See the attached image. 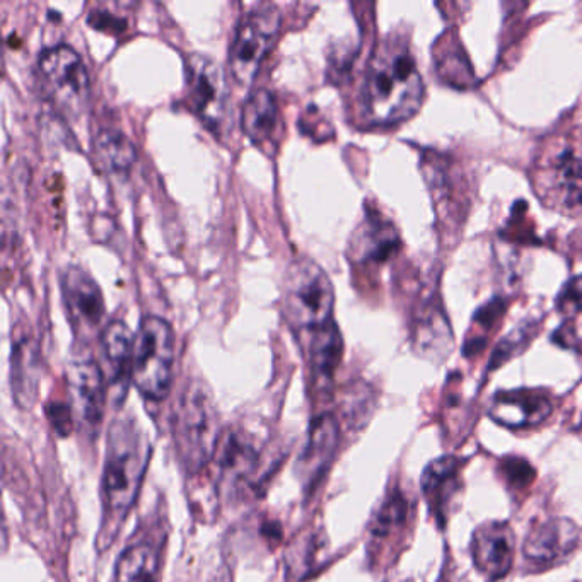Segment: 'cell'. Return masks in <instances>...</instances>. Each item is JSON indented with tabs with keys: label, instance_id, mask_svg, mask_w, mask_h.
Listing matches in <instances>:
<instances>
[{
	"label": "cell",
	"instance_id": "cell-1",
	"mask_svg": "<svg viewBox=\"0 0 582 582\" xmlns=\"http://www.w3.org/2000/svg\"><path fill=\"white\" fill-rule=\"evenodd\" d=\"M422 101V76L409 45L388 36L367 65L360 91L364 117L375 126H394L412 118Z\"/></svg>",
	"mask_w": 582,
	"mask_h": 582
},
{
	"label": "cell",
	"instance_id": "cell-2",
	"mask_svg": "<svg viewBox=\"0 0 582 582\" xmlns=\"http://www.w3.org/2000/svg\"><path fill=\"white\" fill-rule=\"evenodd\" d=\"M151 457V444L132 419L115 420L103 470L105 526L118 528L132 509Z\"/></svg>",
	"mask_w": 582,
	"mask_h": 582
},
{
	"label": "cell",
	"instance_id": "cell-3",
	"mask_svg": "<svg viewBox=\"0 0 582 582\" xmlns=\"http://www.w3.org/2000/svg\"><path fill=\"white\" fill-rule=\"evenodd\" d=\"M174 443L188 472H202L219 450L216 405L201 382H190L174 413Z\"/></svg>",
	"mask_w": 582,
	"mask_h": 582
},
{
	"label": "cell",
	"instance_id": "cell-4",
	"mask_svg": "<svg viewBox=\"0 0 582 582\" xmlns=\"http://www.w3.org/2000/svg\"><path fill=\"white\" fill-rule=\"evenodd\" d=\"M285 320L295 330H313L332 322L335 291L328 273L310 258L289 265L282 291Z\"/></svg>",
	"mask_w": 582,
	"mask_h": 582
},
{
	"label": "cell",
	"instance_id": "cell-5",
	"mask_svg": "<svg viewBox=\"0 0 582 582\" xmlns=\"http://www.w3.org/2000/svg\"><path fill=\"white\" fill-rule=\"evenodd\" d=\"M174 332L163 317L140 322L133 348L132 382L146 400L161 401L170 394L174 373Z\"/></svg>",
	"mask_w": 582,
	"mask_h": 582
},
{
	"label": "cell",
	"instance_id": "cell-6",
	"mask_svg": "<svg viewBox=\"0 0 582 582\" xmlns=\"http://www.w3.org/2000/svg\"><path fill=\"white\" fill-rule=\"evenodd\" d=\"M538 197L549 207H582V146L571 139L552 140L537 161Z\"/></svg>",
	"mask_w": 582,
	"mask_h": 582
},
{
	"label": "cell",
	"instance_id": "cell-7",
	"mask_svg": "<svg viewBox=\"0 0 582 582\" xmlns=\"http://www.w3.org/2000/svg\"><path fill=\"white\" fill-rule=\"evenodd\" d=\"M43 93L68 117H77L91 95V80L79 53L68 45L48 46L39 57Z\"/></svg>",
	"mask_w": 582,
	"mask_h": 582
},
{
	"label": "cell",
	"instance_id": "cell-8",
	"mask_svg": "<svg viewBox=\"0 0 582 582\" xmlns=\"http://www.w3.org/2000/svg\"><path fill=\"white\" fill-rule=\"evenodd\" d=\"M280 23L282 15L272 4L257 6L242 15L229 52V67L239 84H250L257 77L261 62L276 43Z\"/></svg>",
	"mask_w": 582,
	"mask_h": 582
},
{
	"label": "cell",
	"instance_id": "cell-9",
	"mask_svg": "<svg viewBox=\"0 0 582 582\" xmlns=\"http://www.w3.org/2000/svg\"><path fill=\"white\" fill-rule=\"evenodd\" d=\"M186 96L193 114L214 133H219L227 115V86L223 68L214 58L192 53L185 58Z\"/></svg>",
	"mask_w": 582,
	"mask_h": 582
},
{
	"label": "cell",
	"instance_id": "cell-10",
	"mask_svg": "<svg viewBox=\"0 0 582 582\" xmlns=\"http://www.w3.org/2000/svg\"><path fill=\"white\" fill-rule=\"evenodd\" d=\"M581 541V529L572 519L550 518L529 528L522 545L528 568L535 571L556 568L568 559Z\"/></svg>",
	"mask_w": 582,
	"mask_h": 582
},
{
	"label": "cell",
	"instance_id": "cell-11",
	"mask_svg": "<svg viewBox=\"0 0 582 582\" xmlns=\"http://www.w3.org/2000/svg\"><path fill=\"white\" fill-rule=\"evenodd\" d=\"M553 412L550 395L540 390L497 391L488 403L487 413L503 428L521 431L538 428Z\"/></svg>",
	"mask_w": 582,
	"mask_h": 582
},
{
	"label": "cell",
	"instance_id": "cell-12",
	"mask_svg": "<svg viewBox=\"0 0 582 582\" xmlns=\"http://www.w3.org/2000/svg\"><path fill=\"white\" fill-rule=\"evenodd\" d=\"M515 531L506 521H487L473 531L472 559L476 571L492 581L506 578L515 562Z\"/></svg>",
	"mask_w": 582,
	"mask_h": 582
},
{
	"label": "cell",
	"instance_id": "cell-13",
	"mask_svg": "<svg viewBox=\"0 0 582 582\" xmlns=\"http://www.w3.org/2000/svg\"><path fill=\"white\" fill-rule=\"evenodd\" d=\"M71 409L76 419L87 428L98 429L105 412L106 379L101 367L95 360L83 359L71 364L67 369Z\"/></svg>",
	"mask_w": 582,
	"mask_h": 582
},
{
	"label": "cell",
	"instance_id": "cell-14",
	"mask_svg": "<svg viewBox=\"0 0 582 582\" xmlns=\"http://www.w3.org/2000/svg\"><path fill=\"white\" fill-rule=\"evenodd\" d=\"M99 345H101L103 375H105L106 386L120 401L121 398H126L127 386L129 381H132L136 337L126 323L114 320L101 330Z\"/></svg>",
	"mask_w": 582,
	"mask_h": 582
},
{
	"label": "cell",
	"instance_id": "cell-15",
	"mask_svg": "<svg viewBox=\"0 0 582 582\" xmlns=\"http://www.w3.org/2000/svg\"><path fill=\"white\" fill-rule=\"evenodd\" d=\"M61 285L74 328H96L105 316V301L96 280L77 265H68L62 272Z\"/></svg>",
	"mask_w": 582,
	"mask_h": 582
},
{
	"label": "cell",
	"instance_id": "cell-16",
	"mask_svg": "<svg viewBox=\"0 0 582 582\" xmlns=\"http://www.w3.org/2000/svg\"><path fill=\"white\" fill-rule=\"evenodd\" d=\"M466 462L457 456L438 457L422 475V494L435 522L444 528L463 487Z\"/></svg>",
	"mask_w": 582,
	"mask_h": 582
},
{
	"label": "cell",
	"instance_id": "cell-17",
	"mask_svg": "<svg viewBox=\"0 0 582 582\" xmlns=\"http://www.w3.org/2000/svg\"><path fill=\"white\" fill-rule=\"evenodd\" d=\"M341 425L332 413H323L311 423L308 443L299 456L298 472L306 487H313L325 475L337 453Z\"/></svg>",
	"mask_w": 582,
	"mask_h": 582
},
{
	"label": "cell",
	"instance_id": "cell-18",
	"mask_svg": "<svg viewBox=\"0 0 582 582\" xmlns=\"http://www.w3.org/2000/svg\"><path fill=\"white\" fill-rule=\"evenodd\" d=\"M400 248V236L390 220L367 212L351 239V257L357 263H382Z\"/></svg>",
	"mask_w": 582,
	"mask_h": 582
},
{
	"label": "cell",
	"instance_id": "cell-19",
	"mask_svg": "<svg viewBox=\"0 0 582 582\" xmlns=\"http://www.w3.org/2000/svg\"><path fill=\"white\" fill-rule=\"evenodd\" d=\"M219 466L227 487H245L254 482L260 470V451L250 435L241 431H227L220 438Z\"/></svg>",
	"mask_w": 582,
	"mask_h": 582
},
{
	"label": "cell",
	"instance_id": "cell-20",
	"mask_svg": "<svg viewBox=\"0 0 582 582\" xmlns=\"http://www.w3.org/2000/svg\"><path fill=\"white\" fill-rule=\"evenodd\" d=\"M342 357H344V338L337 323L332 320L311 332L308 359L316 382L320 385L332 382L333 376L341 366Z\"/></svg>",
	"mask_w": 582,
	"mask_h": 582
},
{
	"label": "cell",
	"instance_id": "cell-21",
	"mask_svg": "<svg viewBox=\"0 0 582 582\" xmlns=\"http://www.w3.org/2000/svg\"><path fill=\"white\" fill-rule=\"evenodd\" d=\"M12 395L18 403L28 407L36 397L40 381V348L31 337L18 338L12 344Z\"/></svg>",
	"mask_w": 582,
	"mask_h": 582
},
{
	"label": "cell",
	"instance_id": "cell-22",
	"mask_svg": "<svg viewBox=\"0 0 582 582\" xmlns=\"http://www.w3.org/2000/svg\"><path fill=\"white\" fill-rule=\"evenodd\" d=\"M277 121H279V106L276 96L267 87H258L242 106V130L251 142L263 146L272 140Z\"/></svg>",
	"mask_w": 582,
	"mask_h": 582
},
{
	"label": "cell",
	"instance_id": "cell-23",
	"mask_svg": "<svg viewBox=\"0 0 582 582\" xmlns=\"http://www.w3.org/2000/svg\"><path fill=\"white\" fill-rule=\"evenodd\" d=\"M410 515H412V503L409 497L405 496L401 488H391L370 521V540L381 543V541H390V538L400 537L403 529L409 526Z\"/></svg>",
	"mask_w": 582,
	"mask_h": 582
},
{
	"label": "cell",
	"instance_id": "cell-24",
	"mask_svg": "<svg viewBox=\"0 0 582 582\" xmlns=\"http://www.w3.org/2000/svg\"><path fill=\"white\" fill-rule=\"evenodd\" d=\"M96 163L111 174H127L136 164L137 152L132 140L117 129H103L93 142Z\"/></svg>",
	"mask_w": 582,
	"mask_h": 582
},
{
	"label": "cell",
	"instance_id": "cell-25",
	"mask_svg": "<svg viewBox=\"0 0 582 582\" xmlns=\"http://www.w3.org/2000/svg\"><path fill=\"white\" fill-rule=\"evenodd\" d=\"M159 553L148 541L132 545L121 553L114 582H158Z\"/></svg>",
	"mask_w": 582,
	"mask_h": 582
},
{
	"label": "cell",
	"instance_id": "cell-26",
	"mask_svg": "<svg viewBox=\"0 0 582 582\" xmlns=\"http://www.w3.org/2000/svg\"><path fill=\"white\" fill-rule=\"evenodd\" d=\"M535 328H529V326H521V328L516 330V332L509 333L503 342H500L499 347L494 352L491 360V369H496V367L503 366L504 363L515 357L516 354L522 351L526 347L531 338H534Z\"/></svg>",
	"mask_w": 582,
	"mask_h": 582
},
{
	"label": "cell",
	"instance_id": "cell-27",
	"mask_svg": "<svg viewBox=\"0 0 582 582\" xmlns=\"http://www.w3.org/2000/svg\"><path fill=\"white\" fill-rule=\"evenodd\" d=\"M500 472H503L507 484L515 488L528 487L535 481V475H537L526 460L516 456L503 460V463H500Z\"/></svg>",
	"mask_w": 582,
	"mask_h": 582
},
{
	"label": "cell",
	"instance_id": "cell-28",
	"mask_svg": "<svg viewBox=\"0 0 582 582\" xmlns=\"http://www.w3.org/2000/svg\"><path fill=\"white\" fill-rule=\"evenodd\" d=\"M557 310L565 316H574L582 311V277H574L563 285L557 299Z\"/></svg>",
	"mask_w": 582,
	"mask_h": 582
},
{
	"label": "cell",
	"instance_id": "cell-29",
	"mask_svg": "<svg viewBox=\"0 0 582 582\" xmlns=\"http://www.w3.org/2000/svg\"><path fill=\"white\" fill-rule=\"evenodd\" d=\"M73 409L71 405L68 407H62V405H53V410H50V420H52L55 429L61 432H67L71 429V419H73Z\"/></svg>",
	"mask_w": 582,
	"mask_h": 582
}]
</instances>
